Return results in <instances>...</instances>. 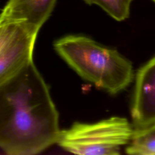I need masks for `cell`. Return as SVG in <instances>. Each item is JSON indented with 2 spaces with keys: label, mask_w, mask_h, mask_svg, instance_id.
Instances as JSON below:
<instances>
[{
  "label": "cell",
  "mask_w": 155,
  "mask_h": 155,
  "mask_svg": "<svg viewBox=\"0 0 155 155\" xmlns=\"http://www.w3.org/2000/svg\"><path fill=\"white\" fill-rule=\"evenodd\" d=\"M59 114L32 61L0 85V148L31 155L58 143Z\"/></svg>",
  "instance_id": "1"
},
{
  "label": "cell",
  "mask_w": 155,
  "mask_h": 155,
  "mask_svg": "<svg viewBox=\"0 0 155 155\" xmlns=\"http://www.w3.org/2000/svg\"><path fill=\"white\" fill-rule=\"evenodd\" d=\"M54 47L79 76L111 94L124 90L133 80V65L128 59L90 38L68 35L57 40Z\"/></svg>",
  "instance_id": "2"
},
{
  "label": "cell",
  "mask_w": 155,
  "mask_h": 155,
  "mask_svg": "<svg viewBox=\"0 0 155 155\" xmlns=\"http://www.w3.org/2000/svg\"><path fill=\"white\" fill-rule=\"evenodd\" d=\"M133 134V125L127 119L114 116L93 124L75 122L61 131L58 143L76 154L117 155Z\"/></svg>",
  "instance_id": "3"
},
{
  "label": "cell",
  "mask_w": 155,
  "mask_h": 155,
  "mask_svg": "<svg viewBox=\"0 0 155 155\" xmlns=\"http://www.w3.org/2000/svg\"><path fill=\"white\" fill-rule=\"evenodd\" d=\"M38 31L24 21L0 19V85L33 61Z\"/></svg>",
  "instance_id": "4"
},
{
  "label": "cell",
  "mask_w": 155,
  "mask_h": 155,
  "mask_svg": "<svg viewBox=\"0 0 155 155\" xmlns=\"http://www.w3.org/2000/svg\"><path fill=\"white\" fill-rule=\"evenodd\" d=\"M131 117L134 130L155 124V56L137 72Z\"/></svg>",
  "instance_id": "5"
},
{
  "label": "cell",
  "mask_w": 155,
  "mask_h": 155,
  "mask_svg": "<svg viewBox=\"0 0 155 155\" xmlns=\"http://www.w3.org/2000/svg\"><path fill=\"white\" fill-rule=\"evenodd\" d=\"M57 0H8L0 19L24 21L39 30L53 12Z\"/></svg>",
  "instance_id": "6"
},
{
  "label": "cell",
  "mask_w": 155,
  "mask_h": 155,
  "mask_svg": "<svg viewBox=\"0 0 155 155\" xmlns=\"http://www.w3.org/2000/svg\"><path fill=\"white\" fill-rule=\"evenodd\" d=\"M126 153L135 155H155V124L144 129L134 130Z\"/></svg>",
  "instance_id": "7"
},
{
  "label": "cell",
  "mask_w": 155,
  "mask_h": 155,
  "mask_svg": "<svg viewBox=\"0 0 155 155\" xmlns=\"http://www.w3.org/2000/svg\"><path fill=\"white\" fill-rule=\"evenodd\" d=\"M85 4L97 5L109 16L117 21H122L130 16V6L133 0H82Z\"/></svg>",
  "instance_id": "8"
},
{
  "label": "cell",
  "mask_w": 155,
  "mask_h": 155,
  "mask_svg": "<svg viewBox=\"0 0 155 155\" xmlns=\"http://www.w3.org/2000/svg\"><path fill=\"white\" fill-rule=\"evenodd\" d=\"M151 1H153V2L155 3V0H151Z\"/></svg>",
  "instance_id": "9"
}]
</instances>
